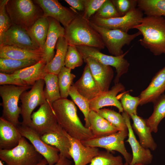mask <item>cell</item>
<instances>
[{
    "mask_svg": "<svg viewBox=\"0 0 165 165\" xmlns=\"http://www.w3.org/2000/svg\"><path fill=\"white\" fill-rule=\"evenodd\" d=\"M153 103V112L146 121L152 132L156 133L159 123L165 117V95L162 94Z\"/></svg>",
    "mask_w": 165,
    "mask_h": 165,
    "instance_id": "cell-31",
    "label": "cell"
},
{
    "mask_svg": "<svg viewBox=\"0 0 165 165\" xmlns=\"http://www.w3.org/2000/svg\"><path fill=\"white\" fill-rule=\"evenodd\" d=\"M73 83L71 86L69 95L82 113L84 116L85 123V126L86 127L89 128L90 125L88 120V116L90 111V108L89 101L81 95L78 92Z\"/></svg>",
    "mask_w": 165,
    "mask_h": 165,
    "instance_id": "cell-36",
    "label": "cell"
},
{
    "mask_svg": "<svg viewBox=\"0 0 165 165\" xmlns=\"http://www.w3.org/2000/svg\"><path fill=\"white\" fill-rule=\"evenodd\" d=\"M42 156L25 138L22 137L18 144L10 149H0V159L7 165H35Z\"/></svg>",
    "mask_w": 165,
    "mask_h": 165,
    "instance_id": "cell-5",
    "label": "cell"
},
{
    "mask_svg": "<svg viewBox=\"0 0 165 165\" xmlns=\"http://www.w3.org/2000/svg\"><path fill=\"white\" fill-rule=\"evenodd\" d=\"M46 64L43 58L35 64L12 74L21 81L26 86H33L37 81L42 79L46 74L44 70Z\"/></svg>",
    "mask_w": 165,
    "mask_h": 165,
    "instance_id": "cell-24",
    "label": "cell"
},
{
    "mask_svg": "<svg viewBox=\"0 0 165 165\" xmlns=\"http://www.w3.org/2000/svg\"><path fill=\"white\" fill-rule=\"evenodd\" d=\"M45 82L41 79L36 81L28 91L23 92L20 97L21 105L20 114L22 118L21 124L30 127L31 115L34 109L46 101L44 95Z\"/></svg>",
    "mask_w": 165,
    "mask_h": 165,
    "instance_id": "cell-10",
    "label": "cell"
},
{
    "mask_svg": "<svg viewBox=\"0 0 165 165\" xmlns=\"http://www.w3.org/2000/svg\"><path fill=\"white\" fill-rule=\"evenodd\" d=\"M8 0H0V34L7 31L12 25L6 8Z\"/></svg>",
    "mask_w": 165,
    "mask_h": 165,
    "instance_id": "cell-43",
    "label": "cell"
},
{
    "mask_svg": "<svg viewBox=\"0 0 165 165\" xmlns=\"http://www.w3.org/2000/svg\"><path fill=\"white\" fill-rule=\"evenodd\" d=\"M75 46L84 60L90 57L103 64L115 68L116 72L113 81L115 84L118 83L120 77L128 71L130 63L124 58V57L128 53V50L121 55L115 56L104 54L100 52L99 50L93 47L86 46Z\"/></svg>",
    "mask_w": 165,
    "mask_h": 165,
    "instance_id": "cell-8",
    "label": "cell"
},
{
    "mask_svg": "<svg viewBox=\"0 0 165 165\" xmlns=\"http://www.w3.org/2000/svg\"><path fill=\"white\" fill-rule=\"evenodd\" d=\"M72 9L79 11H84V0H65Z\"/></svg>",
    "mask_w": 165,
    "mask_h": 165,
    "instance_id": "cell-46",
    "label": "cell"
},
{
    "mask_svg": "<svg viewBox=\"0 0 165 165\" xmlns=\"http://www.w3.org/2000/svg\"><path fill=\"white\" fill-rule=\"evenodd\" d=\"M58 161L53 165H71L72 162L64 156H60ZM48 163L44 158L42 159L35 165H46Z\"/></svg>",
    "mask_w": 165,
    "mask_h": 165,
    "instance_id": "cell-47",
    "label": "cell"
},
{
    "mask_svg": "<svg viewBox=\"0 0 165 165\" xmlns=\"http://www.w3.org/2000/svg\"><path fill=\"white\" fill-rule=\"evenodd\" d=\"M31 86H18L5 85L0 86V96L2 100V117L17 127L21 124L19 120L21 108L18 102L22 94L31 88Z\"/></svg>",
    "mask_w": 165,
    "mask_h": 165,
    "instance_id": "cell-6",
    "label": "cell"
},
{
    "mask_svg": "<svg viewBox=\"0 0 165 165\" xmlns=\"http://www.w3.org/2000/svg\"><path fill=\"white\" fill-rule=\"evenodd\" d=\"M112 2L121 15L123 16L136 8L137 0H112Z\"/></svg>",
    "mask_w": 165,
    "mask_h": 165,
    "instance_id": "cell-44",
    "label": "cell"
},
{
    "mask_svg": "<svg viewBox=\"0 0 165 165\" xmlns=\"http://www.w3.org/2000/svg\"><path fill=\"white\" fill-rule=\"evenodd\" d=\"M84 61L88 65L92 74L101 92L108 90L114 76L111 66L103 64L90 57L86 58Z\"/></svg>",
    "mask_w": 165,
    "mask_h": 165,
    "instance_id": "cell-19",
    "label": "cell"
},
{
    "mask_svg": "<svg viewBox=\"0 0 165 165\" xmlns=\"http://www.w3.org/2000/svg\"><path fill=\"white\" fill-rule=\"evenodd\" d=\"M134 28L140 31L143 37L138 41L156 56L165 55V19L158 16H146Z\"/></svg>",
    "mask_w": 165,
    "mask_h": 165,
    "instance_id": "cell-2",
    "label": "cell"
},
{
    "mask_svg": "<svg viewBox=\"0 0 165 165\" xmlns=\"http://www.w3.org/2000/svg\"><path fill=\"white\" fill-rule=\"evenodd\" d=\"M133 123L132 128L138 135L141 145L146 148L155 150L157 145L152 135L150 128L147 125L145 119L137 115L130 116Z\"/></svg>",
    "mask_w": 165,
    "mask_h": 165,
    "instance_id": "cell-25",
    "label": "cell"
},
{
    "mask_svg": "<svg viewBox=\"0 0 165 165\" xmlns=\"http://www.w3.org/2000/svg\"><path fill=\"white\" fill-rule=\"evenodd\" d=\"M90 25L100 35L105 47L113 56L122 55L124 53L123 47L128 45L136 37L141 35L138 31L132 34L119 30H112L100 27L89 20Z\"/></svg>",
    "mask_w": 165,
    "mask_h": 165,
    "instance_id": "cell-7",
    "label": "cell"
},
{
    "mask_svg": "<svg viewBox=\"0 0 165 165\" xmlns=\"http://www.w3.org/2000/svg\"><path fill=\"white\" fill-rule=\"evenodd\" d=\"M125 89L124 86L120 82L115 84L110 90L102 92L97 97L89 101L90 110L97 112L103 107L114 106L118 109L119 112H123V110L119 100L117 94L119 92H124Z\"/></svg>",
    "mask_w": 165,
    "mask_h": 165,
    "instance_id": "cell-17",
    "label": "cell"
},
{
    "mask_svg": "<svg viewBox=\"0 0 165 165\" xmlns=\"http://www.w3.org/2000/svg\"><path fill=\"white\" fill-rule=\"evenodd\" d=\"M22 137L28 139L36 150L47 161L49 165H53L60 158L59 150L55 147L47 145L41 138L40 136L29 127L21 124L17 126Z\"/></svg>",
    "mask_w": 165,
    "mask_h": 165,
    "instance_id": "cell-13",
    "label": "cell"
},
{
    "mask_svg": "<svg viewBox=\"0 0 165 165\" xmlns=\"http://www.w3.org/2000/svg\"><path fill=\"white\" fill-rule=\"evenodd\" d=\"M124 165H130L127 163H124ZM134 165H144L142 164H134Z\"/></svg>",
    "mask_w": 165,
    "mask_h": 165,
    "instance_id": "cell-48",
    "label": "cell"
},
{
    "mask_svg": "<svg viewBox=\"0 0 165 165\" xmlns=\"http://www.w3.org/2000/svg\"><path fill=\"white\" fill-rule=\"evenodd\" d=\"M121 16L112 1L106 0L92 16L96 18L107 19Z\"/></svg>",
    "mask_w": 165,
    "mask_h": 165,
    "instance_id": "cell-41",
    "label": "cell"
},
{
    "mask_svg": "<svg viewBox=\"0 0 165 165\" xmlns=\"http://www.w3.org/2000/svg\"><path fill=\"white\" fill-rule=\"evenodd\" d=\"M43 80L46 85L44 89L46 100L51 104L61 98L57 75L47 73Z\"/></svg>",
    "mask_w": 165,
    "mask_h": 165,
    "instance_id": "cell-33",
    "label": "cell"
},
{
    "mask_svg": "<svg viewBox=\"0 0 165 165\" xmlns=\"http://www.w3.org/2000/svg\"><path fill=\"white\" fill-rule=\"evenodd\" d=\"M68 46L64 36L59 38L55 47L56 52L54 56L45 66L44 70L46 73L57 75L62 68L65 66V59Z\"/></svg>",
    "mask_w": 165,
    "mask_h": 165,
    "instance_id": "cell-29",
    "label": "cell"
},
{
    "mask_svg": "<svg viewBox=\"0 0 165 165\" xmlns=\"http://www.w3.org/2000/svg\"><path fill=\"white\" fill-rule=\"evenodd\" d=\"M52 106L58 124L70 136L81 141L94 138L89 128L82 123L73 101L61 98Z\"/></svg>",
    "mask_w": 165,
    "mask_h": 165,
    "instance_id": "cell-1",
    "label": "cell"
},
{
    "mask_svg": "<svg viewBox=\"0 0 165 165\" xmlns=\"http://www.w3.org/2000/svg\"><path fill=\"white\" fill-rule=\"evenodd\" d=\"M49 20L48 32L43 50V58L46 64L50 62L55 55L54 49L59 38L64 36L65 28L54 19L48 17Z\"/></svg>",
    "mask_w": 165,
    "mask_h": 165,
    "instance_id": "cell-22",
    "label": "cell"
},
{
    "mask_svg": "<svg viewBox=\"0 0 165 165\" xmlns=\"http://www.w3.org/2000/svg\"><path fill=\"white\" fill-rule=\"evenodd\" d=\"M17 127L0 117V149H10L16 146L22 137Z\"/></svg>",
    "mask_w": 165,
    "mask_h": 165,
    "instance_id": "cell-23",
    "label": "cell"
},
{
    "mask_svg": "<svg viewBox=\"0 0 165 165\" xmlns=\"http://www.w3.org/2000/svg\"><path fill=\"white\" fill-rule=\"evenodd\" d=\"M30 127L40 136L46 133L62 129L58 124L52 104L46 101L31 115Z\"/></svg>",
    "mask_w": 165,
    "mask_h": 165,
    "instance_id": "cell-11",
    "label": "cell"
},
{
    "mask_svg": "<svg viewBox=\"0 0 165 165\" xmlns=\"http://www.w3.org/2000/svg\"><path fill=\"white\" fill-rule=\"evenodd\" d=\"M118 97L120 100L123 111L127 112L130 117L137 115V107L140 105L139 97H133L128 92H124L118 95Z\"/></svg>",
    "mask_w": 165,
    "mask_h": 165,
    "instance_id": "cell-38",
    "label": "cell"
},
{
    "mask_svg": "<svg viewBox=\"0 0 165 165\" xmlns=\"http://www.w3.org/2000/svg\"><path fill=\"white\" fill-rule=\"evenodd\" d=\"M0 84L1 86L12 85L18 86H26L19 79L15 77L11 74L0 73Z\"/></svg>",
    "mask_w": 165,
    "mask_h": 165,
    "instance_id": "cell-45",
    "label": "cell"
},
{
    "mask_svg": "<svg viewBox=\"0 0 165 165\" xmlns=\"http://www.w3.org/2000/svg\"><path fill=\"white\" fill-rule=\"evenodd\" d=\"M2 161L1 160H0V165H4L2 162Z\"/></svg>",
    "mask_w": 165,
    "mask_h": 165,
    "instance_id": "cell-49",
    "label": "cell"
},
{
    "mask_svg": "<svg viewBox=\"0 0 165 165\" xmlns=\"http://www.w3.org/2000/svg\"><path fill=\"white\" fill-rule=\"evenodd\" d=\"M41 8L43 16L53 18L65 28L76 17L75 12L62 6L57 0H35Z\"/></svg>",
    "mask_w": 165,
    "mask_h": 165,
    "instance_id": "cell-14",
    "label": "cell"
},
{
    "mask_svg": "<svg viewBox=\"0 0 165 165\" xmlns=\"http://www.w3.org/2000/svg\"><path fill=\"white\" fill-rule=\"evenodd\" d=\"M40 138L46 144L57 148L60 155L68 159L71 158L69 154L70 142L66 132L63 129L46 133L41 136Z\"/></svg>",
    "mask_w": 165,
    "mask_h": 165,
    "instance_id": "cell-28",
    "label": "cell"
},
{
    "mask_svg": "<svg viewBox=\"0 0 165 165\" xmlns=\"http://www.w3.org/2000/svg\"><path fill=\"white\" fill-rule=\"evenodd\" d=\"M41 50H31L13 46H0V58L18 60H33L38 61L44 57Z\"/></svg>",
    "mask_w": 165,
    "mask_h": 165,
    "instance_id": "cell-26",
    "label": "cell"
},
{
    "mask_svg": "<svg viewBox=\"0 0 165 165\" xmlns=\"http://www.w3.org/2000/svg\"><path fill=\"white\" fill-rule=\"evenodd\" d=\"M165 91V66L158 72L148 86L141 93L140 105L154 103Z\"/></svg>",
    "mask_w": 165,
    "mask_h": 165,
    "instance_id": "cell-20",
    "label": "cell"
},
{
    "mask_svg": "<svg viewBox=\"0 0 165 165\" xmlns=\"http://www.w3.org/2000/svg\"><path fill=\"white\" fill-rule=\"evenodd\" d=\"M128 134L127 128L106 136L81 141L85 146L103 148L111 153L114 151L118 152L123 157L125 163L130 165L132 156L127 151L124 143Z\"/></svg>",
    "mask_w": 165,
    "mask_h": 165,
    "instance_id": "cell-9",
    "label": "cell"
},
{
    "mask_svg": "<svg viewBox=\"0 0 165 165\" xmlns=\"http://www.w3.org/2000/svg\"><path fill=\"white\" fill-rule=\"evenodd\" d=\"M6 8L12 25L26 30L43 16L42 9L34 0H9Z\"/></svg>",
    "mask_w": 165,
    "mask_h": 165,
    "instance_id": "cell-4",
    "label": "cell"
},
{
    "mask_svg": "<svg viewBox=\"0 0 165 165\" xmlns=\"http://www.w3.org/2000/svg\"><path fill=\"white\" fill-rule=\"evenodd\" d=\"M122 157L114 156L106 151L99 152L91 162L90 165H124Z\"/></svg>",
    "mask_w": 165,
    "mask_h": 165,
    "instance_id": "cell-39",
    "label": "cell"
},
{
    "mask_svg": "<svg viewBox=\"0 0 165 165\" xmlns=\"http://www.w3.org/2000/svg\"><path fill=\"white\" fill-rule=\"evenodd\" d=\"M106 0H84V10L82 15L89 20L96 13Z\"/></svg>",
    "mask_w": 165,
    "mask_h": 165,
    "instance_id": "cell-42",
    "label": "cell"
},
{
    "mask_svg": "<svg viewBox=\"0 0 165 165\" xmlns=\"http://www.w3.org/2000/svg\"><path fill=\"white\" fill-rule=\"evenodd\" d=\"M164 17V18H165V17Z\"/></svg>",
    "mask_w": 165,
    "mask_h": 165,
    "instance_id": "cell-50",
    "label": "cell"
},
{
    "mask_svg": "<svg viewBox=\"0 0 165 165\" xmlns=\"http://www.w3.org/2000/svg\"><path fill=\"white\" fill-rule=\"evenodd\" d=\"M137 6L146 16L165 17V0H137Z\"/></svg>",
    "mask_w": 165,
    "mask_h": 165,
    "instance_id": "cell-32",
    "label": "cell"
},
{
    "mask_svg": "<svg viewBox=\"0 0 165 165\" xmlns=\"http://www.w3.org/2000/svg\"><path fill=\"white\" fill-rule=\"evenodd\" d=\"M6 46L42 51L35 45L25 29L15 25L0 34V46Z\"/></svg>",
    "mask_w": 165,
    "mask_h": 165,
    "instance_id": "cell-15",
    "label": "cell"
},
{
    "mask_svg": "<svg viewBox=\"0 0 165 165\" xmlns=\"http://www.w3.org/2000/svg\"><path fill=\"white\" fill-rule=\"evenodd\" d=\"M73 84L78 92L89 101L102 92L87 64L84 67L80 78Z\"/></svg>",
    "mask_w": 165,
    "mask_h": 165,
    "instance_id": "cell-21",
    "label": "cell"
},
{
    "mask_svg": "<svg viewBox=\"0 0 165 165\" xmlns=\"http://www.w3.org/2000/svg\"><path fill=\"white\" fill-rule=\"evenodd\" d=\"M38 62L33 60H22L0 58V72L3 73L12 74Z\"/></svg>",
    "mask_w": 165,
    "mask_h": 165,
    "instance_id": "cell-34",
    "label": "cell"
},
{
    "mask_svg": "<svg viewBox=\"0 0 165 165\" xmlns=\"http://www.w3.org/2000/svg\"><path fill=\"white\" fill-rule=\"evenodd\" d=\"M71 147L69 154L74 161V165H86L98 153L97 147L85 146L79 140L70 136L66 132Z\"/></svg>",
    "mask_w": 165,
    "mask_h": 165,
    "instance_id": "cell-18",
    "label": "cell"
},
{
    "mask_svg": "<svg viewBox=\"0 0 165 165\" xmlns=\"http://www.w3.org/2000/svg\"><path fill=\"white\" fill-rule=\"evenodd\" d=\"M64 37L68 45L86 46L100 50L105 48L99 34L89 24V20L77 15L65 28Z\"/></svg>",
    "mask_w": 165,
    "mask_h": 165,
    "instance_id": "cell-3",
    "label": "cell"
},
{
    "mask_svg": "<svg viewBox=\"0 0 165 165\" xmlns=\"http://www.w3.org/2000/svg\"><path fill=\"white\" fill-rule=\"evenodd\" d=\"M83 61L82 57L76 46L68 45L65 57V67L71 69H74L81 66Z\"/></svg>",
    "mask_w": 165,
    "mask_h": 165,
    "instance_id": "cell-40",
    "label": "cell"
},
{
    "mask_svg": "<svg viewBox=\"0 0 165 165\" xmlns=\"http://www.w3.org/2000/svg\"><path fill=\"white\" fill-rule=\"evenodd\" d=\"M97 112L101 116L117 128L119 130L127 129L125 120L122 115L108 108H101Z\"/></svg>",
    "mask_w": 165,
    "mask_h": 165,
    "instance_id": "cell-37",
    "label": "cell"
},
{
    "mask_svg": "<svg viewBox=\"0 0 165 165\" xmlns=\"http://www.w3.org/2000/svg\"><path fill=\"white\" fill-rule=\"evenodd\" d=\"M71 69L64 66L57 75L61 98H67L69 95L71 86L75 77V75L71 73Z\"/></svg>",
    "mask_w": 165,
    "mask_h": 165,
    "instance_id": "cell-35",
    "label": "cell"
},
{
    "mask_svg": "<svg viewBox=\"0 0 165 165\" xmlns=\"http://www.w3.org/2000/svg\"><path fill=\"white\" fill-rule=\"evenodd\" d=\"M122 115L125 120L128 131V138L126 141L129 144L132 152V160L130 165L137 164L148 165L151 164L153 155L150 150L143 147L137 139L130 123V117L128 114L123 111Z\"/></svg>",
    "mask_w": 165,
    "mask_h": 165,
    "instance_id": "cell-16",
    "label": "cell"
},
{
    "mask_svg": "<svg viewBox=\"0 0 165 165\" xmlns=\"http://www.w3.org/2000/svg\"><path fill=\"white\" fill-rule=\"evenodd\" d=\"M49 28L48 18L43 16L26 30L35 45L43 52Z\"/></svg>",
    "mask_w": 165,
    "mask_h": 165,
    "instance_id": "cell-30",
    "label": "cell"
},
{
    "mask_svg": "<svg viewBox=\"0 0 165 165\" xmlns=\"http://www.w3.org/2000/svg\"><path fill=\"white\" fill-rule=\"evenodd\" d=\"M143 16V12L136 8L120 17L102 19L92 16L89 20L101 27L127 33L130 29L141 23Z\"/></svg>",
    "mask_w": 165,
    "mask_h": 165,
    "instance_id": "cell-12",
    "label": "cell"
},
{
    "mask_svg": "<svg viewBox=\"0 0 165 165\" xmlns=\"http://www.w3.org/2000/svg\"><path fill=\"white\" fill-rule=\"evenodd\" d=\"M90 130L94 138L108 135L119 131L105 119L94 111L90 110L88 116Z\"/></svg>",
    "mask_w": 165,
    "mask_h": 165,
    "instance_id": "cell-27",
    "label": "cell"
}]
</instances>
